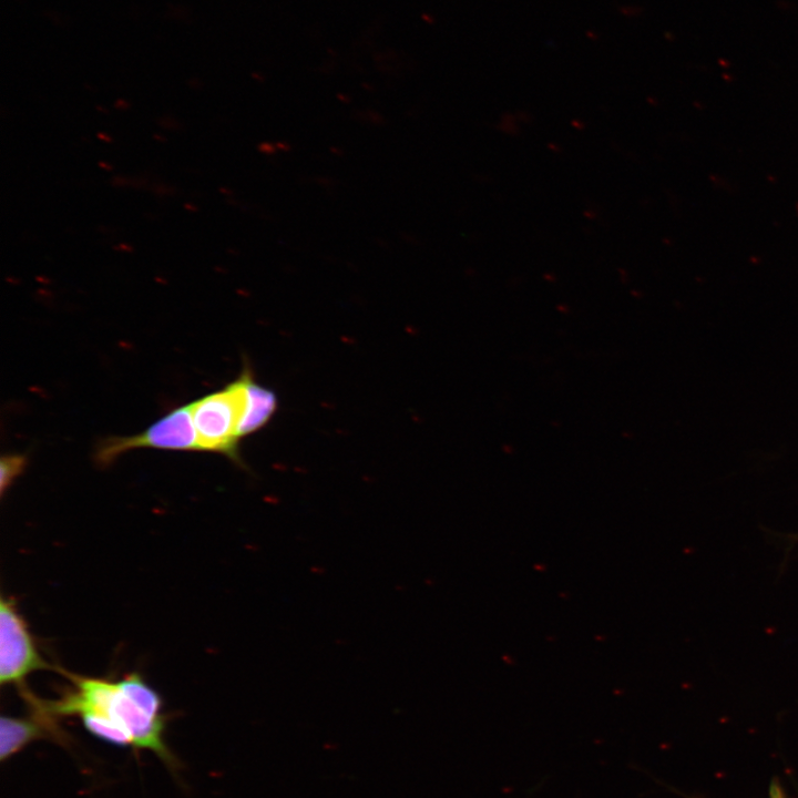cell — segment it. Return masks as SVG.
<instances>
[{
    "mask_svg": "<svg viewBox=\"0 0 798 798\" xmlns=\"http://www.w3.org/2000/svg\"><path fill=\"white\" fill-rule=\"evenodd\" d=\"M74 688L58 700H43L47 713L53 717L79 715L83 712L101 713L125 728L134 747L149 749L161 759L172 763V755L163 740L164 717H155L141 708L120 686L119 682L80 676L59 669Z\"/></svg>",
    "mask_w": 798,
    "mask_h": 798,
    "instance_id": "6da1fadb",
    "label": "cell"
},
{
    "mask_svg": "<svg viewBox=\"0 0 798 798\" xmlns=\"http://www.w3.org/2000/svg\"><path fill=\"white\" fill-rule=\"evenodd\" d=\"M201 451L226 456L242 464L239 456V388L235 380L223 389L190 403Z\"/></svg>",
    "mask_w": 798,
    "mask_h": 798,
    "instance_id": "7a4b0ae2",
    "label": "cell"
},
{
    "mask_svg": "<svg viewBox=\"0 0 798 798\" xmlns=\"http://www.w3.org/2000/svg\"><path fill=\"white\" fill-rule=\"evenodd\" d=\"M137 448L200 452L190 403L172 409L141 433L101 439L93 459L100 468H106L124 452Z\"/></svg>",
    "mask_w": 798,
    "mask_h": 798,
    "instance_id": "3957f363",
    "label": "cell"
},
{
    "mask_svg": "<svg viewBox=\"0 0 798 798\" xmlns=\"http://www.w3.org/2000/svg\"><path fill=\"white\" fill-rule=\"evenodd\" d=\"M40 654L27 621L16 603L0 600V683L25 688V678L39 669H53Z\"/></svg>",
    "mask_w": 798,
    "mask_h": 798,
    "instance_id": "277c9868",
    "label": "cell"
},
{
    "mask_svg": "<svg viewBox=\"0 0 798 798\" xmlns=\"http://www.w3.org/2000/svg\"><path fill=\"white\" fill-rule=\"evenodd\" d=\"M239 388L238 437L250 436L264 428L278 408L276 392L256 381L253 370L245 364L236 378Z\"/></svg>",
    "mask_w": 798,
    "mask_h": 798,
    "instance_id": "5b68a950",
    "label": "cell"
},
{
    "mask_svg": "<svg viewBox=\"0 0 798 798\" xmlns=\"http://www.w3.org/2000/svg\"><path fill=\"white\" fill-rule=\"evenodd\" d=\"M32 717L1 716L0 719V756L1 761L12 757L31 741L55 734L52 716L32 709Z\"/></svg>",
    "mask_w": 798,
    "mask_h": 798,
    "instance_id": "8992f818",
    "label": "cell"
},
{
    "mask_svg": "<svg viewBox=\"0 0 798 798\" xmlns=\"http://www.w3.org/2000/svg\"><path fill=\"white\" fill-rule=\"evenodd\" d=\"M86 730L95 737L116 746H133L131 734L108 716L98 712L79 714Z\"/></svg>",
    "mask_w": 798,
    "mask_h": 798,
    "instance_id": "52a82bcc",
    "label": "cell"
},
{
    "mask_svg": "<svg viewBox=\"0 0 798 798\" xmlns=\"http://www.w3.org/2000/svg\"><path fill=\"white\" fill-rule=\"evenodd\" d=\"M122 689L146 713L162 717V699L144 679L135 673L125 675L117 681Z\"/></svg>",
    "mask_w": 798,
    "mask_h": 798,
    "instance_id": "ba28073f",
    "label": "cell"
},
{
    "mask_svg": "<svg viewBox=\"0 0 798 798\" xmlns=\"http://www.w3.org/2000/svg\"><path fill=\"white\" fill-rule=\"evenodd\" d=\"M27 458L23 454L8 453L0 460V490L1 495L10 488L14 480L24 471Z\"/></svg>",
    "mask_w": 798,
    "mask_h": 798,
    "instance_id": "9c48e42d",
    "label": "cell"
}]
</instances>
